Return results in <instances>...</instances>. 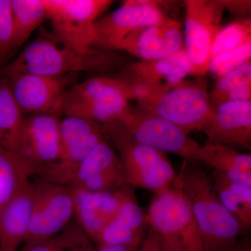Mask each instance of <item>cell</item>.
Wrapping results in <instances>:
<instances>
[{"label": "cell", "mask_w": 251, "mask_h": 251, "mask_svg": "<svg viewBox=\"0 0 251 251\" xmlns=\"http://www.w3.org/2000/svg\"><path fill=\"white\" fill-rule=\"evenodd\" d=\"M118 52L77 47L42 28L37 37L0 70V76L18 74L60 76L80 72L106 75L128 64V57Z\"/></svg>", "instance_id": "1"}, {"label": "cell", "mask_w": 251, "mask_h": 251, "mask_svg": "<svg viewBox=\"0 0 251 251\" xmlns=\"http://www.w3.org/2000/svg\"><path fill=\"white\" fill-rule=\"evenodd\" d=\"M137 103L140 110L172 122L188 134L195 130L202 131L211 108L204 77L185 79L151 92Z\"/></svg>", "instance_id": "3"}, {"label": "cell", "mask_w": 251, "mask_h": 251, "mask_svg": "<svg viewBox=\"0 0 251 251\" xmlns=\"http://www.w3.org/2000/svg\"><path fill=\"white\" fill-rule=\"evenodd\" d=\"M130 100L126 86L116 77L95 76L75 84L66 92L62 115L108 125L128 110Z\"/></svg>", "instance_id": "4"}, {"label": "cell", "mask_w": 251, "mask_h": 251, "mask_svg": "<svg viewBox=\"0 0 251 251\" xmlns=\"http://www.w3.org/2000/svg\"><path fill=\"white\" fill-rule=\"evenodd\" d=\"M33 185L34 206L24 245L46 242L56 237L74 216V195L69 186L41 179Z\"/></svg>", "instance_id": "11"}, {"label": "cell", "mask_w": 251, "mask_h": 251, "mask_svg": "<svg viewBox=\"0 0 251 251\" xmlns=\"http://www.w3.org/2000/svg\"><path fill=\"white\" fill-rule=\"evenodd\" d=\"M15 52L11 0H0V67Z\"/></svg>", "instance_id": "31"}, {"label": "cell", "mask_w": 251, "mask_h": 251, "mask_svg": "<svg viewBox=\"0 0 251 251\" xmlns=\"http://www.w3.org/2000/svg\"><path fill=\"white\" fill-rule=\"evenodd\" d=\"M251 61V42L211 59L209 72L219 77Z\"/></svg>", "instance_id": "29"}, {"label": "cell", "mask_w": 251, "mask_h": 251, "mask_svg": "<svg viewBox=\"0 0 251 251\" xmlns=\"http://www.w3.org/2000/svg\"><path fill=\"white\" fill-rule=\"evenodd\" d=\"M211 176L220 202L235 218L242 232H248L251 227V187L233 182L219 172Z\"/></svg>", "instance_id": "23"}, {"label": "cell", "mask_w": 251, "mask_h": 251, "mask_svg": "<svg viewBox=\"0 0 251 251\" xmlns=\"http://www.w3.org/2000/svg\"><path fill=\"white\" fill-rule=\"evenodd\" d=\"M82 229H71L49 240L31 245H24L18 251H65L72 250L88 241Z\"/></svg>", "instance_id": "30"}, {"label": "cell", "mask_w": 251, "mask_h": 251, "mask_svg": "<svg viewBox=\"0 0 251 251\" xmlns=\"http://www.w3.org/2000/svg\"><path fill=\"white\" fill-rule=\"evenodd\" d=\"M184 4V49L190 75L204 77L209 72L211 48L222 28L225 8L220 0H186Z\"/></svg>", "instance_id": "7"}, {"label": "cell", "mask_w": 251, "mask_h": 251, "mask_svg": "<svg viewBox=\"0 0 251 251\" xmlns=\"http://www.w3.org/2000/svg\"><path fill=\"white\" fill-rule=\"evenodd\" d=\"M25 115L5 77L0 76V145L16 153Z\"/></svg>", "instance_id": "24"}, {"label": "cell", "mask_w": 251, "mask_h": 251, "mask_svg": "<svg viewBox=\"0 0 251 251\" xmlns=\"http://www.w3.org/2000/svg\"><path fill=\"white\" fill-rule=\"evenodd\" d=\"M140 245L141 244H136V245H103V244H97L96 251H138Z\"/></svg>", "instance_id": "34"}, {"label": "cell", "mask_w": 251, "mask_h": 251, "mask_svg": "<svg viewBox=\"0 0 251 251\" xmlns=\"http://www.w3.org/2000/svg\"><path fill=\"white\" fill-rule=\"evenodd\" d=\"M149 227L148 216L132 193L124 201L117 214L104 227L95 242L103 245L141 244Z\"/></svg>", "instance_id": "21"}, {"label": "cell", "mask_w": 251, "mask_h": 251, "mask_svg": "<svg viewBox=\"0 0 251 251\" xmlns=\"http://www.w3.org/2000/svg\"><path fill=\"white\" fill-rule=\"evenodd\" d=\"M54 35L77 47L94 48L95 24L112 0H43Z\"/></svg>", "instance_id": "9"}, {"label": "cell", "mask_w": 251, "mask_h": 251, "mask_svg": "<svg viewBox=\"0 0 251 251\" xmlns=\"http://www.w3.org/2000/svg\"><path fill=\"white\" fill-rule=\"evenodd\" d=\"M251 42V19H237L221 28L211 50V59Z\"/></svg>", "instance_id": "28"}, {"label": "cell", "mask_w": 251, "mask_h": 251, "mask_svg": "<svg viewBox=\"0 0 251 251\" xmlns=\"http://www.w3.org/2000/svg\"><path fill=\"white\" fill-rule=\"evenodd\" d=\"M105 138L103 125L78 117H64L60 120L59 160L41 179L69 186L82 162Z\"/></svg>", "instance_id": "10"}, {"label": "cell", "mask_w": 251, "mask_h": 251, "mask_svg": "<svg viewBox=\"0 0 251 251\" xmlns=\"http://www.w3.org/2000/svg\"><path fill=\"white\" fill-rule=\"evenodd\" d=\"M34 200V185L29 181L1 209L0 212L1 251H19L29 229Z\"/></svg>", "instance_id": "20"}, {"label": "cell", "mask_w": 251, "mask_h": 251, "mask_svg": "<svg viewBox=\"0 0 251 251\" xmlns=\"http://www.w3.org/2000/svg\"><path fill=\"white\" fill-rule=\"evenodd\" d=\"M188 75L190 62L184 48L166 58L130 63L114 76L125 84L131 100L138 102L151 92L185 80Z\"/></svg>", "instance_id": "13"}, {"label": "cell", "mask_w": 251, "mask_h": 251, "mask_svg": "<svg viewBox=\"0 0 251 251\" xmlns=\"http://www.w3.org/2000/svg\"><path fill=\"white\" fill-rule=\"evenodd\" d=\"M72 189L74 216L76 217L79 227L87 237L94 241L113 219L124 201L133 193L128 186L107 192Z\"/></svg>", "instance_id": "19"}, {"label": "cell", "mask_w": 251, "mask_h": 251, "mask_svg": "<svg viewBox=\"0 0 251 251\" xmlns=\"http://www.w3.org/2000/svg\"><path fill=\"white\" fill-rule=\"evenodd\" d=\"M0 251H1V247H0Z\"/></svg>", "instance_id": "38"}, {"label": "cell", "mask_w": 251, "mask_h": 251, "mask_svg": "<svg viewBox=\"0 0 251 251\" xmlns=\"http://www.w3.org/2000/svg\"><path fill=\"white\" fill-rule=\"evenodd\" d=\"M155 0H127L120 7L100 18L95 24L94 48L115 51L127 36L140 28L157 24L168 18L162 4Z\"/></svg>", "instance_id": "15"}, {"label": "cell", "mask_w": 251, "mask_h": 251, "mask_svg": "<svg viewBox=\"0 0 251 251\" xmlns=\"http://www.w3.org/2000/svg\"><path fill=\"white\" fill-rule=\"evenodd\" d=\"M105 135L118 153L128 186L154 195L172 187L177 175L165 153L117 132L105 131Z\"/></svg>", "instance_id": "6"}, {"label": "cell", "mask_w": 251, "mask_h": 251, "mask_svg": "<svg viewBox=\"0 0 251 251\" xmlns=\"http://www.w3.org/2000/svg\"><path fill=\"white\" fill-rule=\"evenodd\" d=\"M15 51L47 19L43 0H11Z\"/></svg>", "instance_id": "26"}, {"label": "cell", "mask_w": 251, "mask_h": 251, "mask_svg": "<svg viewBox=\"0 0 251 251\" xmlns=\"http://www.w3.org/2000/svg\"><path fill=\"white\" fill-rule=\"evenodd\" d=\"M138 251H169L163 238L151 227L144 238Z\"/></svg>", "instance_id": "33"}, {"label": "cell", "mask_w": 251, "mask_h": 251, "mask_svg": "<svg viewBox=\"0 0 251 251\" xmlns=\"http://www.w3.org/2000/svg\"><path fill=\"white\" fill-rule=\"evenodd\" d=\"M105 131L121 133L161 152H171L184 161L196 162L201 145L172 122L130 106L115 121L103 125Z\"/></svg>", "instance_id": "5"}, {"label": "cell", "mask_w": 251, "mask_h": 251, "mask_svg": "<svg viewBox=\"0 0 251 251\" xmlns=\"http://www.w3.org/2000/svg\"><path fill=\"white\" fill-rule=\"evenodd\" d=\"M202 131L207 142L227 148H251V100L226 102L211 106Z\"/></svg>", "instance_id": "18"}, {"label": "cell", "mask_w": 251, "mask_h": 251, "mask_svg": "<svg viewBox=\"0 0 251 251\" xmlns=\"http://www.w3.org/2000/svg\"><path fill=\"white\" fill-rule=\"evenodd\" d=\"M225 10L227 9L238 19L251 18V0H220Z\"/></svg>", "instance_id": "32"}, {"label": "cell", "mask_w": 251, "mask_h": 251, "mask_svg": "<svg viewBox=\"0 0 251 251\" xmlns=\"http://www.w3.org/2000/svg\"><path fill=\"white\" fill-rule=\"evenodd\" d=\"M196 162L207 165L237 184L251 187V155L206 142L201 145Z\"/></svg>", "instance_id": "22"}, {"label": "cell", "mask_w": 251, "mask_h": 251, "mask_svg": "<svg viewBox=\"0 0 251 251\" xmlns=\"http://www.w3.org/2000/svg\"><path fill=\"white\" fill-rule=\"evenodd\" d=\"M72 251H96V249H94L91 245L90 242L84 243L78 247L74 248Z\"/></svg>", "instance_id": "36"}, {"label": "cell", "mask_w": 251, "mask_h": 251, "mask_svg": "<svg viewBox=\"0 0 251 251\" xmlns=\"http://www.w3.org/2000/svg\"><path fill=\"white\" fill-rule=\"evenodd\" d=\"M60 119L49 114L25 115L16 151L30 172L41 176L60 155Z\"/></svg>", "instance_id": "12"}, {"label": "cell", "mask_w": 251, "mask_h": 251, "mask_svg": "<svg viewBox=\"0 0 251 251\" xmlns=\"http://www.w3.org/2000/svg\"><path fill=\"white\" fill-rule=\"evenodd\" d=\"M147 216L150 227L162 237L175 241L186 251H204L191 206L175 183L168 191L154 195Z\"/></svg>", "instance_id": "8"}, {"label": "cell", "mask_w": 251, "mask_h": 251, "mask_svg": "<svg viewBox=\"0 0 251 251\" xmlns=\"http://www.w3.org/2000/svg\"><path fill=\"white\" fill-rule=\"evenodd\" d=\"M77 74L47 76L18 74L6 77L18 106L25 115L49 114L62 115L64 96L75 84Z\"/></svg>", "instance_id": "14"}, {"label": "cell", "mask_w": 251, "mask_h": 251, "mask_svg": "<svg viewBox=\"0 0 251 251\" xmlns=\"http://www.w3.org/2000/svg\"><path fill=\"white\" fill-rule=\"evenodd\" d=\"M162 238L164 240L165 244H166V247L169 251H186L175 241L170 239H166V238Z\"/></svg>", "instance_id": "35"}, {"label": "cell", "mask_w": 251, "mask_h": 251, "mask_svg": "<svg viewBox=\"0 0 251 251\" xmlns=\"http://www.w3.org/2000/svg\"></svg>", "instance_id": "39"}, {"label": "cell", "mask_w": 251, "mask_h": 251, "mask_svg": "<svg viewBox=\"0 0 251 251\" xmlns=\"http://www.w3.org/2000/svg\"><path fill=\"white\" fill-rule=\"evenodd\" d=\"M232 251H251V244L248 242H239L237 247Z\"/></svg>", "instance_id": "37"}, {"label": "cell", "mask_w": 251, "mask_h": 251, "mask_svg": "<svg viewBox=\"0 0 251 251\" xmlns=\"http://www.w3.org/2000/svg\"><path fill=\"white\" fill-rule=\"evenodd\" d=\"M127 186L118 153L105 138L82 162L69 186L89 192H107Z\"/></svg>", "instance_id": "16"}, {"label": "cell", "mask_w": 251, "mask_h": 251, "mask_svg": "<svg viewBox=\"0 0 251 251\" xmlns=\"http://www.w3.org/2000/svg\"><path fill=\"white\" fill-rule=\"evenodd\" d=\"M209 97L211 106L226 102L251 100V61L218 77Z\"/></svg>", "instance_id": "25"}, {"label": "cell", "mask_w": 251, "mask_h": 251, "mask_svg": "<svg viewBox=\"0 0 251 251\" xmlns=\"http://www.w3.org/2000/svg\"><path fill=\"white\" fill-rule=\"evenodd\" d=\"M175 184L187 200L204 251H232L243 234L235 218L220 202L212 176L198 162L184 161Z\"/></svg>", "instance_id": "2"}, {"label": "cell", "mask_w": 251, "mask_h": 251, "mask_svg": "<svg viewBox=\"0 0 251 251\" xmlns=\"http://www.w3.org/2000/svg\"><path fill=\"white\" fill-rule=\"evenodd\" d=\"M30 172L22 159L0 145V212L27 184Z\"/></svg>", "instance_id": "27"}, {"label": "cell", "mask_w": 251, "mask_h": 251, "mask_svg": "<svg viewBox=\"0 0 251 251\" xmlns=\"http://www.w3.org/2000/svg\"><path fill=\"white\" fill-rule=\"evenodd\" d=\"M184 48L182 25L168 18L133 31L117 45L115 51L126 52L140 60H155L169 57Z\"/></svg>", "instance_id": "17"}]
</instances>
